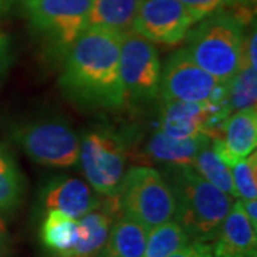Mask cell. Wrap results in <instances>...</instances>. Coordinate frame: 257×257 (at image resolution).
<instances>
[{"instance_id":"obj_28","label":"cell","mask_w":257,"mask_h":257,"mask_svg":"<svg viewBox=\"0 0 257 257\" xmlns=\"http://www.w3.org/2000/svg\"><path fill=\"white\" fill-rule=\"evenodd\" d=\"M20 0H0V19L9 15Z\"/></svg>"},{"instance_id":"obj_24","label":"cell","mask_w":257,"mask_h":257,"mask_svg":"<svg viewBox=\"0 0 257 257\" xmlns=\"http://www.w3.org/2000/svg\"><path fill=\"white\" fill-rule=\"evenodd\" d=\"M179 2L183 5L197 23L204 18L219 12L226 5L227 0H179Z\"/></svg>"},{"instance_id":"obj_10","label":"cell","mask_w":257,"mask_h":257,"mask_svg":"<svg viewBox=\"0 0 257 257\" xmlns=\"http://www.w3.org/2000/svg\"><path fill=\"white\" fill-rule=\"evenodd\" d=\"M196 20L179 0H142L132 30L152 43L179 45Z\"/></svg>"},{"instance_id":"obj_17","label":"cell","mask_w":257,"mask_h":257,"mask_svg":"<svg viewBox=\"0 0 257 257\" xmlns=\"http://www.w3.org/2000/svg\"><path fill=\"white\" fill-rule=\"evenodd\" d=\"M142 0H93L87 28L106 29L120 36L132 30Z\"/></svg>"},{"instance_id":"obj_29","label":"cell","mask_w":257,"mask_h":257,"mask_svg":"<svg viewBox=\"0 0 257 257\" xmlns=\"http://www.w3.org/2000/svg\"><path fill=\"white\" fill-rule=\"evenodd\" d=\"M5 241H6V227H5L3 221L0 220V250L5 246Z\"/></svg>"},{"instance_id":"obj_14","label":"cell","mask_w":257,"mask_h":257,"mask_svg":"<svg viewBox=\"0 0 257 257\" xmlns=\"http://www.w3.org/2000/svg\"><path fill=\"white\" fill-rule=\"evenodd\" d=\"M210 143L211 139L207 135H199L190 139H173L159 130L147 142L145 153L149 159L159 163L183 167L193 166L199 152Z\"/></svg>"},{"instance_id":"obj_6","label":"cell","mask_w":257,"mask_h":257,"mask_svg":"<svg viewBox=\"0 0 257 257\" xmlns=\"http://www.w3.org/2000/svg\"><path fill=\"white\" fill-rule=\"evenodd\" d=\"M126 145L107 128L89 132L79 146L82 170L97 194L113 196L119 190L126 170Z\"/></svg>"},{"instance_id":"obj_20","label":"cell","mask_w":257,"mask_h":257,"mask_svg":"<svg viewBox=\"0 0 257 257\" xmlns=\"http://www.w3.org/2000/svg\"><path fill=\"white\" fill-rule=\"evenodd\" d=\"M192 167H194V170L209 183L220 189L221 192L227 193L231 197H237L231 177V167L214 152L211 143L199 152Z\"/></svg>"},{"instance_id":"obj_23","label":"cell","mask_w":257,"mask_h":257,"mask_svg":"<svg viewBox=\"0 0 257 257\" xmlns=\"http://www.w3.org/2000/svg\"><path fill=\"white\" fill-rule=\"evenodd\" d=\"M231 177L237 199L251 200L257 197V155L251 152L248 156L237 160L231 166Z\"/></svg>"},{"instance_id":"obj_4","label":"cell","mask_w":257,"mask_h":257,"mask_svg":"<svg viewBox=\"0 0 257 257\" xmlns=\"http://www.w3.org/2000/svg\"><path fill=\"white\" fill-rule=\"evenodd\" d=\"M121 214L147 230L175 217L176 202L165 176L149 166H136L124 173L116 193Z\"/></svg>"},{"instance_id":"obj_26","label":"cell","mask_w":257,"mask_h":257,"mask_svg":"<svg viewBox=\"0 0 257 257\" xmlns=\"http://www.w3.org/2000/svg\"><path fill=\"white\" fill-rule=\"evenodd\" d=\"M167 257H213L210 243L190 241L184 247L176 250Z\"/></svg>"},{"instance_id":"obj_22","label":"cell","mask_w":257,"mask_h":257,"mask_svg":"<svg viewBox=\"0 0 257 257\" xmlns=\"http://www.w3.org/2000/svg\"><path fill=\"white\" fill-rule=\"evenodd\" d=\"M257 72L248 62H243L239 72L227 83V94L231 111L256 109Z\"/></svg>"},{"instance_id":"obj_8","label":"cell","mask_w":257,"mask_h":257,"mask_svg":"<svg viewBox=\"0 0 257 257\" xmlns=\"http://www.w3.org/2000/svg\"><path fill=\"white\" fill-rule=\"evenodd\" d=\"M160 94L165 100L193 103L229 100L227 83L203 70L186 49L176 50L160 72Z\"/></svg>"},{"instance_id":"obj_25","label":"cell","mask_w":257,"mask_h":257,"mask_svg":"<svg viewBox=\"0 0 257 257\" xmlns=\"http://www.w3.org/2000/svg\"><path fill=\"white\" fill-rule=\"evenodd\" d=\"M12 53H13V49H12V40L9 35L0 30V84L9 73L12 60H13Z\"/></svg>"},{"instance_id":"obj_3","label":"cell","mask_w":257,"mask_h":257,"mask_svg":"<svg viewBox=\"0 0 257 257\" xmlns=\"http://www.w3.org/2000/svg\"><path fill=\"white\" fill-rule=\"evenodd\" d=\"M187 33L186 50L193 60L220 82H229L244 62L243 19L216 12Z\"/></svg>"},{"instance_id":"obj_7","label":"cell","mask_w":257,"mask_h":257,"mask_svg":"<svg viewBox=\"0 0 257 257\" xmlns=\"http://www.w3.org/2000/svg\"><path fill=\"white\" fill-rule=\"evenodd\" d=\"M93 0H25L30 25L59 52H66L87 29Z\"/></svg>"},{"instance_id":"obj_2","label":"cell","mask_w":257,"mask_h":257,"mask_svg":"<svg viewBox=\"0 0 257 257\" xmlns=\"http://www.w3.org/2000/svg\"><path fill=\"white\" fill-rule=\"evenodd\" d=\"M166 175L175 196V220L190 241L211 243L233 206V197L209 183L192 166L172 167Z\"/></svg>"},{"instance_id":"obj_11","label":"cell","mask_w":257,"mask_h":257,"mask_svg":"<svg viewBox=\"0 0 257 257\" xmlns=\"http://www.w3.org/2000/svg\"><path fill=\"white\" fill-rule=\"evenodd\" d=\"M257 145L256 109L230 113L221 127L220 138L211 139L214 152L231 167L237 160L254 152Z\"/></svg>"},{"instance_id":"obj_9","label":"cell","mask_w":257,"mask_h":257,"mask_svg":"<svg viewBox=\"0 0 257 257\" xmlns=\"http://www.w3.org/2000/svg\"><path fill=\"white\" fill-rule=\"evenodd\" d=\"M15 142L36 163L49 167H72L79 160L80 140L62 120H36L15 130Z\"/></svg>"},{"instance_id":"obj_18","label":"cell","mask_w":257,"mask_h":257,"mask_svg":"<svg viewBox=\"0 0 257 257\" xmlns=\"http://www.w3.org/2000/svg\"><path fill=\"white\" fill-rule=\"evenodd\" d=\"M40 240L56 257H63L76 244L77 220L63 211L47 210L40 227Z\"/></svg>"},{"instance_id":"obj_12","label":"cell","mask_w":257,"mask_h":257,"mask_svg":"<svg viewBox=\"0 0 257 257\" xmlns=\"http://www.w3.org/2000/svg\"><path fill=\"white\" fill-rule=\"evenodd\" d=\"M256 229L251 226L239 199L233 203L221 223L213 240L211 253L213 257H256Z\"/></svg>"},{"instance_id":"obj_13","label":"cell","mask_w":257,"mask_h":257,"mask_svg":"<svg viewBox=\"0 0 257 257\" xmlns=\"http://www.w3.org/2000/svg\"><path fill=\"white\" fill-rule=\"evenodd\" d=\"M46 210H60L79 220L101 206V199L80 179L63 177L47 184L42 193Z\"/></svg>"},{"instance_id":"obj_21","label":"cell","mask_w":257,"mask_h":257,"mask_svg":"<svg viewBox=\"0 0 257 257\" xmlns=\"http://www.w3.org/2000/svg\"><path fill=\"white\" fill-rule=\"evenodd\" d=\"M189 243L183 227L176 220H169L149 230L143 257H167Z\"/></svg>"},{"instance_id":"obj_5","label":"cell","mask_w":257,"mask_h":257,"mask_svg":"<svg viewBox=\"0 0 257 257\" xmlns=\"http://www.w3.org/2000/svg\"><path fill=\"white\" fill-rule=\"evenodd\" d=\"M162 63L152 42L133 30L121 36L120 77L124 104H143L156 100L160 94Z\"/></svg>"},{"instance_id":"obj_16","label":"cell","mask_w":257,"mask_h":257,"mask_svg":"<svg viewBox=\"0 0 257 257\" xmlns=\"http://www.w3.org/2000/svg\"><path fill=\"white\" fill-rule=\"evenodd\" d=\"M149 230L126 214L111 224L104 246L97 257H143Z\"/></svg>"},{"instance_id":"obj_27","label":"cell","mask_w":257,"mask_h":257,"mask_svg":"<svg viewBox=\"0 0 257 257\" xmlns=\"http://www.w3.org/2000/svg\"><path fill=\"white\" fill-rule=\"evenodd\" d=\"M241 206H243V210L246 213V216L248 217V220L251 223V226L257 229V202L256 199H251V200H240Z\"/></svg>"},{"instance_id":"obj_19","label":"cell","mask_w":257,"mask_h":257,"mask_svg":"<svg viewBox=\"0 0 257 257\" xmlns=\"http://www.w3.org/2000/svg\"><path fill=\"white\" fill-rule=\"evenodd\" d=\"M25 179L8 149L0 146V211H12L23 200Z\"/></svg>"},{"instance_id":"obj_15","label":"cell","mask_w":257,"mask_h":257,"mask_svg":"<svg viewBox=\"0 0 257 257\" xmlns=\"http://www.w3.org/2000/svg\"><path fill=\"white\" fill-rule=\"evenodd\" d=\"M103 202V200H101ZM117 217L103 204L77 220V240L63 257H97L104 246L113 221Z\"/></svg>"},{"instance_id":"obj_1","label":"cell","mask_w":257,"mask_h":257,"mask_svg":"<svg viewBox=\"0 0 257 257\" xmlns=\"http://www.w3.org/2000/svg\"><path fill=\"white\" fill-rule=\"evenodd\" d=\"M121 36L87 28L66 53L59 84L74 103L90 109H119L124 104L120 77Z\"/></svg>"}]
</instances>
